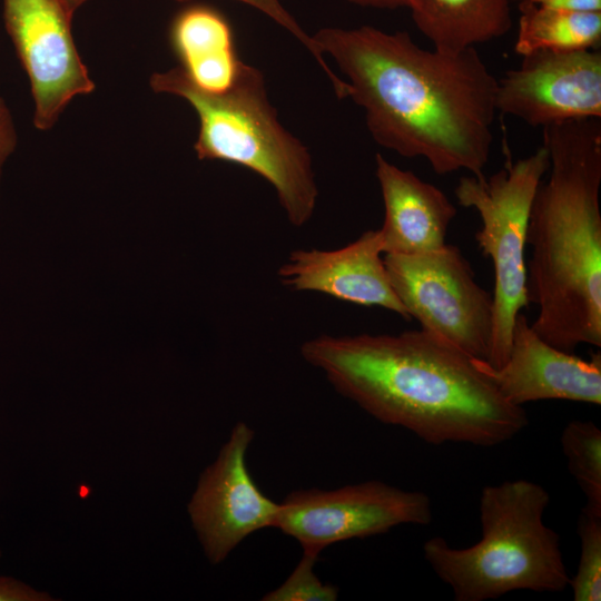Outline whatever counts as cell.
I'll use <instances>...</instances> for the list:
<instances>
[{"label":"cell","instance_id":"cell-1","mask_svg":"<svg viewBox=\"0 0 601 601\" xmlns=\"http://www.w3.org/2000/svg\"><path fill=\"white\" fill-rule=\"evenodd\" d=\"M346 76L373 139L439 175L484 177L493 145L497 78L475 48L451 55L406 31L326 27L313 36Z\"/></svg>","mask_w":601,"mask_h":601},{"label":"cell","instance_id":"cell-2","mask_svg":"<svg viewBox=\"0 0 601 601\" xmlns=\"http://www.w3.org/2000/svg\"><path fill=\"white\" fill-rule=\"evenodd\" d=\"M300 355L367 414L433 445L495 446L529 424L523 406L504 400L470 355L423 329L319 335Z\"/></svg>","mask_w":601,"mask_h":601},{"label":"cell","instance_id":"cell-3","mask_svg":"<svg viewBox=\"0 0 601 601\" xmlns=\"http://www.w3.org/2000/svg\"><path fill=\"white\" fill-rule=\"evenodd\" d=\"M548 177L534 195L526 230L532 329L573 353L601 346V119L543 127Z\"/></svg>","mask_w":601,"mask_h":601},{"label":"cell","instance_id":"cell-4","mask_svg":"<svg viewBox=\"0 0 601 601\" xmlns=\"http://www.w3.org/2000/svg\"><path fill=\"white\" fill-rule=\"evenodd\" d=\"M548 491L529 480L484 486L479 500L481 539L469 548L434 536L423 554L456 601H485L509 592H561L570 583L560 536L544 521Z\"/></svg>","mask_w":601,"mask_h":601},{"label":"cell","instance_id":"cell-5","mask_svg":"<svg viewBox=\"0 0 601 601\" xmlns=\"http://www.w3.org/2000/svg\"><path fill=\"white\" fill-rule=\"evenodd\" d=\"M150 86L186 99L199 119L194 149L200 160H224L258 174L276 191L288 221L306 225L318 188L308 148L284 128L259 69L242 61L233 86L218 93L196 87L181 67L154 73Z\"/></svg>","mask_w":601,"mask_h":601},{"label":"cell","instance_id":"cell-6","mask_svg":"<svg viewBox=\"0 0 601 601\" xmlns=\"http://www.w3.org/2000/svg\"><path fill=\"white\" fill-rule=\"evenodd\" d=\"M548 169L549 155L542 145L490 177H461L454 190L461 206L479 214L475 240L494 268L493 331L486 359L493 367L506 361L516 315L530 304L526 230L534 195Z\"/></svg>","mask_w":601,"mask_h":601},{"label":"cell","instance_id":"cell-7","mask_svg":"<svg viewBox=\"0 0 601 601\" xmlns=\"http://www.w3.org/2000/svg\"><path fill=\"white\" fill-rule=\"evenodd\" d=\"M391 285L421 329L486 361L493 331V297L454 245L413 255L384 254Z\"/></svg>","mask_w":601,"mask_h":601},{"label":"cell","instance_id":"cell-8","mask_svg":"<svg viewBox=\"0 0 601 601\" xmlns=\"http://www.w3.org/2000/svg\"><path fill=\"white\" fill-rule=\"evenodd\" d=\"M432 503L427 494L382 481H366L333 490L290 492L274 528L294 538L303 552L318 555L326 546L349 539L388 532L402 524L427 525Z\"/></svg>","mask_w":601,"mask_h":601},{"label":"cell","instance_id":"cell-9","mask_svg":"<svg viewBox=\"0 0 601 601\" xmlns=\"http://www.w3.org/2000/svg\"><path fill=\"white\" fill-rule=\"evenodd\" d=\"M67 0H3V21L24 68L35 101L33 124L47 130L78 95L95 83L71 33Z\"/></svg>","mask_w":601,"mask_h":601},{"label":"cell","instance_id":"cell-10","mask_svg":"<svg viewBox=\"0 0 601 601\" xmlns=\"http://www.w3.org/2000/svg\"><path fill=\"white\" fill-rule=\"evenodd\" d=\"M254 431L238 422L217 459L201 473L188 513L207 559L221 563L248 535L274 528L279 503L253 480L246 453Z\"/></svg>","mask_w":601,"mask_h":601},{"label":"cell","instance_id":"cell-11","mask_svg":"<svg viewBox=\"0 0 601 601\" xmlns=\"http://www.w3.org/2000/svg\"><path fill=\"white\" fill-rule=\"evenodd\" d=\"M497 112L531 126L601 119V51L539 50L497 79Z\"/></svg>","mask_w":601,"mask_h":601},{"label":"cell","instance_id":"cell-12","mask_svg":"<svg viewBox=\"0 0 601 601\" xmlns=\"http://www.w3.org/2000/svg\"><path fill=\"white\" fill-rule=\"evenodd\" d=\"M472 361L513 405L545 400L601 404V354L584 359L552 346L532 329L521 312L513 324L504 364L493 367L484 359Z\"/></svg>","mask_w":601,"mask_h":601},{"label":"cell","instance_id":"cell-13","mask_svg":"<svg viewBox=\"0 0 601 601\" xmlns=\"http://www.w3.org/2000/svg\"><path fill=\"white\" fill-rule=\"evenodd\" d=\"M295 292H318L364 306H378L411 321L385 267L378 229L334 250L296 249L277 272Z\"/></svg>","mask_w":601,"mask_h":601},{"label":"cell","instance_id":"cell-14","mask_svg":"<svg viewBox=\"0 0 601 601\" xmlns=\"http://www.w3.org/2000/svg\"><path fill=\"white\" fill-rule=\"evenodd\" d=\"M376 178L385 216L378 229L383 254L413 255L446 244L447 229L456 208L436 186L375 156Z\"/></svg>","mask_w":601,"mask_h":601},{"label":"cell","instance_id":"cell-15","mask_svg":"<svg viewBox=\"0 0 601 601\" xmlns=\"http://www.w3.org/2000/svg\"><path fill=\"white\" fill-rule=\"evenodd\" d=\"M170 42L189 80L218 93L236 80L238 58L230 24L214 8L195 4L181 10L170 27Z\"/></svg>","mask_w":601,"mask_h":601},{"label":"cell","instance_id":"cell-16","mask_svg":"<svg viewBox=\"0 0 601 601\" xmlns=\"http://www.w3.org/2000/svg\"><path fill=\"white\" fill-rule=\"evenodd\" d=\"M407 8L433 49L451 55L502 37L513 23L510 0H411Z\"/></svg>","mask_w":601,"mask_h":601},{"label":"cell","instance_id":"cell-17","mask_svg":"<svg viewBox=\"0 0 601 601\" xmlns=\"http://www.w3.org/2000/svg\"><path fill=\"white\" fill-rule=\"evenodd\" d=\"M514 51L525 56L539 50L599 49L601 12H582L519 1Z\"/></svg>","mask_w":601,"mask_h":601},{"label":"cell","instance_id":"cell-18","mask_svg":"<svg viewBox=\"0 0 601 601\" xmlns=\"http://www.w3.org/2000/svg\"><path fill=\"white\" fill-rule=\"evenodd\" d=\"M569 472L585 495L588 505L601 508V431L591 421L569 422L561 434Z\"/></svg>","mask_w":601,"mask_h":601},{"label":"cell","instance_id":"cell-19","mask_svg":"<svg viewBox=\"0 0 601 601\" xmlns=\"http://www.w3.org/2000/svg\"><path fill=\"white\" fill-rule=\"evenodd\" d=\"M580 558L569 585L575 601L601 600V508L585 504L578 519Z\"/></svg>","mask_w":601,"mask_h":601},{"label":"cell","instance_id":"cell-20","mask_svg":"<svg viewBox=\"0 0 601 601\" xmlns=\"http://www.w3.org/2000/svg\"><path fill=\"white\" fill-rule=\"evenodd\" d=\"M318 555L303 552V556L278 588L266 593L264 601H335L338 589L323 583L314 572Z\"/></svg>","mask_w":601,"mask_h":601},{"label":"cell","instance_id":"cell-21","mask_svg":"<svg viewBox=\"0 0 601 601\" xmlns=\"http://www.w3.org/2000/svg\"><path fill=\"white\" fill-rule=\"evenodd\" d=\"M70 7L76 9L88 0H67ZM188 1V0H177ZM245 4L257 9L262 13L269 17L280 27L292 33L305 48L312 53L313 58L321 66L325 75L327 76L334 92L338 99L347 98L349 87L345 80L339 78L327 65L324 59V55L321 52L318 46L314 41L313 37L307 35L305 30L298 24L296 19L284 8L279 0H237Z\"/></svg>","mask_w":601,"mask_h":601},{"label":"cell","instance_id":"cell-22","mask_svg":"<svg viewBox=\"0 0 601 601\" xmlns=\"http://www.w3.org/2000/svg\"><path fill=\"white\" fill-rule=\"evenodd\" d=\"M47 592L38 591L27 583L9 577H0V601H51Z\"/></svg>","mask_w":601,"mask_h":601},{"label":"cell","instance_id":"cell-23","mask_svg":"<svg viewBox=\"0 0 601 601\" xmlns=\"http://www.w3.org/2000/svg\"><path fill=\"white\" fill-rule=\"evenodd\" d=\"M17 145V131L12 115L0 97V175L2 167Z\"/></svg>","mask_w":601,"mask_h":601},{"label":"cell","instance_id":"cell-24","mask_svg":"<svg viewBox=\"0 0 601 601\" xmlns=\"http://www.w3.org/2000/svg\"><path fill=\"white\" fill-rule=\"evenodd\" d=\"M538 6L582 12H601V0H519Z\"/></svg>","mask_w":601,"mask_h":601},{"label":"cell","instance_id":"cell-25","mask_svg":"<svg viewBox=\"0 0 601 601\" xmlns=\"http://www.w3.org/2000/svg\"><path fill=\"white\" fill-rule=\"evenodd\" d=\"M348 2L364 7L375 9H397L407 8L411 0H347Z\"/></svg>","mask_w":601,"mask_h":601},{"label":"cell","instance_id":"cell-26","mask_svg":"<svg viewBox=\"0 0 601 601\" xmlns=\"http://www.w3.org/2000/svg\"><path fill=\"white\" fill-rule=\"evenodd\" d=\"M0 555H1V552H0Z\"/></svg>","mask_w":601,"mask_h":601}]
</instances>
